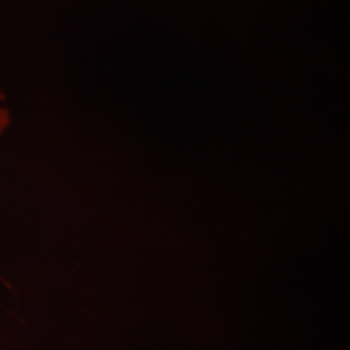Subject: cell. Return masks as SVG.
<instances>
[{
  "instance_id": "cell-1",
  "label": "cell",
  "mask_w": 350,
  "mask_h": 350,
  "mask_svg": "<svg viewBox=\"0 0 350 350\" xmlns=\"http://www.w3.org/2000/svg\"><path fill=\"white\" fill-rule=\"evenodd\" d=\"M10 125H12V115H10V109L6 107V96L0 88V135H4Z\"/></svg>"
}]
</instances>
